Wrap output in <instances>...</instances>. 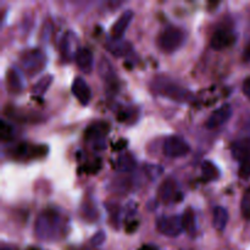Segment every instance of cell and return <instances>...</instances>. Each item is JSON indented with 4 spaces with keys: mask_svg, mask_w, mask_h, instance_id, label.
<instances>
[{
    "mask_svg": "<svg viewBox=\"0 0 250 250\" xmlns=\"http://www.w3.org/2000/svg\"><path fill=\"white\" fill-rule=\"evenodd\" d=\"M139 250H158V249H156L154 246H144V247H142Z\"/></svg>",
    "mask_w": 250,
    "mask_h": 250,
    "instance_id": "cell-30",
    "label": "cell"
},
{
    "mask_svg": "<svg viewBox=\"0 0 250 250\" xmlns=\"http://www.w3.org/2000/svg\"><path fill=\"white\" fill-rule=\"evenodd\" d=\"M76 63L80 67V70L84 73L92 72L93 62H94V56H93L92 50L89 48H83L78 49L77 54H76Z\"/></svg>",
    "mask_w": 250,
    "mask_h": 250,
    "instance_id": "cell-16",
    "label": "cell"
},
{
    "mask_svg": "<svg viewBox=\"0 0 250 250\" xmlns=\"http://www.w3.org/2000/svg\"><path fill=\"white\" fill-rule=\"evenodd\" d=\"M229 222V211L222 207H216L212 211V225L217 231H224Z\"/></svg>",
    "mask_w": 250,
    "mask_h": 250,
    "instance_id": "cell-20",
    "label": "cell"
},
{
    "mask_svg": "<svg viewBox=\"0 0 250 250\" xmlns=\"http://www.w3.org/2000/svg\"><path fill=\"white\" fill-rule=\"evenodd\" d=\"M237 41V36L232 29L222 27V28L216 29L212 33L211 39H210V45L215 50H222V49L229 48L233 45Z\"/></svg>",
    "mask_w": 250,
    "mask_h": 250,
    "instance_id": "cell-7",
    "label": "cell"
},
{
    "mask_svg": "<svg viewBox=\"0 0 250 250\" xmlns=\"http://www.w3.org/2000/svg\"><path fill=\"white\" fill-rule=\"evenodd\" d=\"M154 82H155V84L153 85V88L156 93H159L161 95H165V97L176 100V102L183 103L187 102V100H189L192 98L190 92H188L187 89L178 85L177 83L167 80V78H163V80L158 78Z\"/></svg>",
    "mask_w": 250,
    "mask_h": 250,
    "instance_id": "cell-3",
    "label": "cell"
},
{
    "mask_svg": "<svg viewBox=\"0 0 250 250\" xmlns=\"http://www.w3.org/2000/svg\"><path fill=\"white\" fill-rule=\"evenodd\" d=\"M156 229L160 233L167 237H177L183 231L182 217L160 216L156 220Z\"/></svg>",
    "mask_w": 250,
    "mask_h": 250,
    "instance_id": "cell-6",
    "label": "cell"
},
{
    "mask_svg": "<svg viewBox=\"0 0 250 250\" xmlns=\"http://www.w3.org/2000/svg\"><path fill=\"white\" fill-rule=\"evenodd\" d=\"M186 41L185 32L175 26L164 28L158 36V45L164 53H173L183 45Z\"/></svg>",
    "mask_w": 250,
    "mask_h": 250,
    "instance_id": "cell-2",
    "label": "cell"
},
{
    "mask_svg": "<svg viewBox=\"0 0 250 250\" xmlns=\"http://www.w3.org/2000/svg\"><path fill=\"white\" fill-rule=\"evenodd\" d=\"M158 194L164 203H175L182 199V193H181L180 187L173 178H167L161 183Z\"/></svg>",
    "mask_w": 250,
    "mask_h": 250,
    "instance_id": "cell-10",
    "label": "cell"
},
{
    "mask_svg": "<svg viewBox=\"0 0 250 250\" xmlns=\"http://www.w3.org/2000/svg\"><path fill=\"white\" fill-rule=\"evenodd\" d=\"M242 90H243L244 95L250 100V76L244 80L243 84H242Z\"/></svg>",
    "mask_w": 250,
    "mask_h": 250,
    "instance_id": "cell-28",
    "label": "cell"
},
{
    "mask_svg": "<svg viewBox=\"0 0 250 250\" xmlns=\"http://www.w3.org/2000/svg\"><path fill=\"white\" fill-rule=\"evenodd\" d=\"M238 175L241 178H244V180H248L250 178V160L244 161V163H241V166H239Z\"/></svg>",
    "mask_w": 250,
    "mask_h": 250,
    "instance_id": "cell-26",
    "label": "cell"
},
{
    "mask_svg": "<svg viewBox=\"0 0 250 250\" xmlns=\"http://www.w3.org/2000/svg\"><path fill=\"white\" fill-rule=\"evenodd\" d=\"M109 132V125L106 122H95L90 125L85 131V138L92 142L94 148L102 149L105 146V136Z\"/></svg>",
    "mask_w": 250,
    "mask_h": 250,
    "instance_id": "cell-9",
    "label": "cell"
},
{
    "mask_svg": "<svg viewBox=\"0 0 250 250\" xmlns=\"http://www.w3.org/2000/svg\"><path fill=\"white\" fill-rule=\"evenodd\" d=\"M51 82H53V76L51 75L42 77L41 80L33 85V88H32V94H33L34 97H42V95L48 90L49 85L51 84Z\"/></svg>",
    "mask_w": 250,
    "mask_h": 250,
    "instance_id": "cell-24",
    "label": "cell"
},
{
    "mask_svg": "<svg viewBox=\"0 0 250 250\" xmlns=\"http://www.w3.org/2000/svg\"><path fill=\"white\" fill-rule=\"evenodd\" d=\"M66 220L55 209H45L37 216L34 232L37 238L43 241H56L65 233Z\"/></svg>",
    "mask_w": 250,
    "mask_h": 250,
    "instance_id": "cell-1",
    "label": "cell"
},
{
    "mask_svg": "<svg viewBox=\"0 0 250 250\" xmlns=\"http://www.w3.org/2000/svg\"><path fill=\"white\" fill-rule=\"evenodd\" d=\"M78 39L75 32L67 31L63 34L60 43V53L66 60H72L76 58L78 51Z\"/></svg>",
    "mask_w": 250,
    "mask_h": 250,
    "instance_id": "cell-12",
    "label": "cell"
},
{
    "mask_svg": "<svg viewBox=\"0 0 250 250\" xmlns=\"http://www.w3.org/2000/svg\"><path fill=\"white\" fill-rule=\"evenodd\" d=\"M21 67L27 75L34 76L41 72L46 65V56L41 49H29L20 56Z\"/></svg>",
    "mask_w": 250,
    "mask_h": 250,
    "instance_id": "cell-4",
    "label": "cell"
},
{
    "mask_svg": "<svg viewBox=\"0 0 250 250\" xmlns=\"http://www.w3.org/2000/svg\"><path fill=\"white\" fill-rule=\"evenodd\" d=\"M7 89L11 93H20L23 90V81L16 68H10L6 75Z\"/></svg>",
    "mask_w": 250,
    "mask_h": 250,
    "instance_id": "cell-17",
    "label": "cell"
},
{
    "mask_svg": "<svg viewBox=\"0 0 250 250\" xmlns=\"http://www.w3.org/2000/svg\"><path fill=\"white\" fill-rule=\"evenodd\" d=\"M202 176L205 182H211L219 178L220 171L211 161H204L202 166Z\"/></svg>",
    "mask_w": 250,
    "mask_h": 250,
    "instance_id": "cell-23",
    "label": "cell"
},
{
    "mask_svg": "<svg viewBox=\"0 0 250 250\" xmlns=\"http://www.w3.org/2000/svg\"><path fill=\"white\" fill-rule=\"evenodd\" d=\"M104 241H105V233L103 231L97 232V233L94 234V237L90 239V242H92L94 246H100L102 243H104Z\"/></svg>",
    "mask_w": 250,
    "mask_h": 250,
    "instance_id": "cell-27",
    "label": "cell"
},
{
    "mask_svg": "<svg viewBox=\"0 0 250 250\" xmlns=\"http://www.w3.org/2000/svg\"><path fill=\"white\" fill-rule=\"evenodd\" d=\"M244 59L246 60H250V39L248 44L246 45V49H244Z\"/></svg>",
    "mask_w": 250,
    "mask_h": 250,
    "instance_id": "cell-29",
    "label": "cell"
},
{
    "mask_svg": "<svg viewBox=\"0 0 250 250\" xmlns=\"http://www.w3.org/2000/svg\"><path fill=\"white\" fill-rule=\"evenodd\" d=\"M107 49L115 56H125L132 50V45L128 42H122L121 39L112 38V41L107 44Z\"/></svg>",
    "mask_w": 250,
    "mask_h": 250,
    "instance_id": "cell-21",
    "label": "cell"
},
{
    "mask_svg": "<svg viewBox=\"0 0 250 250\" xmlns=\"http://www.w3.org/2000/svg\"><path fill=\"white\" fill-rule=\"evenodd\" d=\"M136 160L128 153L122 154L121 156H119V159L116 161V168L120 172H129V171H133L136 168Z\"/></svg>",
    "mask_w": 250,
    "mask_h": 250,
    "instance_id": "cell-22",
    "label": "cell"
},
{
    "mask_svg": "<svg viewBox=\"0 0 250 250\" xmlns=\"http://www.w3.org/2000/svg\"><path fill=\"white\" fill-rule=\"evenodd\" d=\"M71 92L82 105H88L92 99V90H90L89 85L85 82L84 78L82 77H76L73 80L72 85H71Z\"/></svg>",
    "mask_w": 250,
    "mask_h": 250,
    "instance_id": "cell-13",
    "label": "cell"
},
{
    "mask_svg": "<svg viewBox=\"0 0 250 250\" xmlns=\"http://www.w3.org/2000/svg\"><path fill=\"white\" fill-rule=\"evenodd\" d=\"M249 129H250V122H249Z\"/></svg>",
    "mask_w": 250,
    "mask_h": 250,
    "instance_id": "cell-31",
    "label": "cell"
},
{
    "mask_svg": "<svg viewBox=\"0 0 250 250\" xmlns=\"http://www.w3.org/2000/svg\"><path fill=\"white\" fill-rule=\"evenodd\" d=\"M14 134H15L14 127H12L10 124H7L5 120H2L1 127H0V137H1L2 141L4 142L10 141V139L14 137Z\"/></svg>",
    "mask_w": 250,
    "mask_h": 250,
    "instance_id": "cell-25",
    "label": "cell"
},
{
    "mask_svg": "<svg viewBox=\"0 0 250 250\" xmlns=\"http://www.w3.org/2000/svg\"><path fill=\"white\" fill-rule=\"evenodd\" d=\"M163 151L167 158H182L190 151L189 144L180 136H170L165 139Z\"/></svg>",
    "mask_w": 250,
    "mask_h": 250,
    "instance_id": "cell-5",
    "label": "cell"
},
{
    "mask_svg": "<svg viewBox=\"0 0 250 250\" xmlns=\"http://www.w3.org/2000/svg\"><path fill=\"white\" fill-rule=\"evenodd\" d=\"M98 68H99V75L102 76V78L105 82H107L109 84L116 82V73H115L114 67H112L111 62L105 56H102Z\"/></svg>",
    "mask_w": 250,
    "mask_h": 250,
    "instance_id": "cell-18",
    "label": "cell"
},
{
    "mask_svg": "<svg viewBox=\"0 0 250 250\" xmlns=\"http://www.w3.org/2000/svg\"><path fill=\"white\" fill-rule=\"evenodd\" d=\"M232 106L229 104H222L221 106L217 107L216 110L210 114V116L208 117L207 122H205V126L209 129H217L221 126H224L232 116Z\"/></svg>",
    "mask_w": 250,
    "mask_h": 250,
    "instance_id": "cell-8",
    "label": "cell"
},
{
    "mask_svg": "<svg viewBox=\"0 0 250 250\" xmlns=\"http://www.w3.org/2000/svg\"><path fill=\"white\" fill-rule=\"evenodd\" d=\"M42 150L46 151V148L38 146H31L28 143H20L11 150V156L17 159V160H28V159L32 158H38L42 154L44 155L45 153H42Z\"/></svg>",
    "mask_w": 250,
    "mask_h": 250,
    "instance_id": "cell-11",
    "label": "cell"
},
{
    "mask_svg": "<svg viewBox=\"0 0 250 250\" xmlns=\"http://www.w3.org/2000/svg\"><path fill=\"white\" fill-rule=\"evenodd\" d=\"M182 226L183 229L189 234L190 237H194L197 234V219L195 214L190 208L185 210L182 215Z\"/></svg>",
    "mask_w": 250,
    "mask_h": 250,
    "instance_id": "cell-19",
    "label": "cell"
},
{
    "mask_svg": "<svg viewBox=\"0 0 250 250\" xmlns=\"http://www.w3.org/2000/svg\"><path fill=\"white\" fill-rule=\"evenodd\" d=\"M232 155L239 163L250 160V137L238 139L231 146Z\"/></svg>",
    "mask_w": 250,
    "mask_h": 250,
    "instance_id": "cell-15",
    "label": "cell"
},
{
    "mask_svg": "<svg viewBox=\"0 0 250 250\" xmlns=\"http://www.w3.org/2000/svg\"><path fill=\"white\" fill-rule=\"evenodd\" d=\"M133 17H134V12L132 11V10H126V11L122 12V14L120 15L119 19H117V21L112 24V28H111L112 38L121 39L122 37L125 36V33H126L129 24H131Z\"/></svg>",
    "mask_w": 250,
    "mask_h": 250,
    "instance_id": "cell-14",
    "label": "cell"
}]
</instances>
